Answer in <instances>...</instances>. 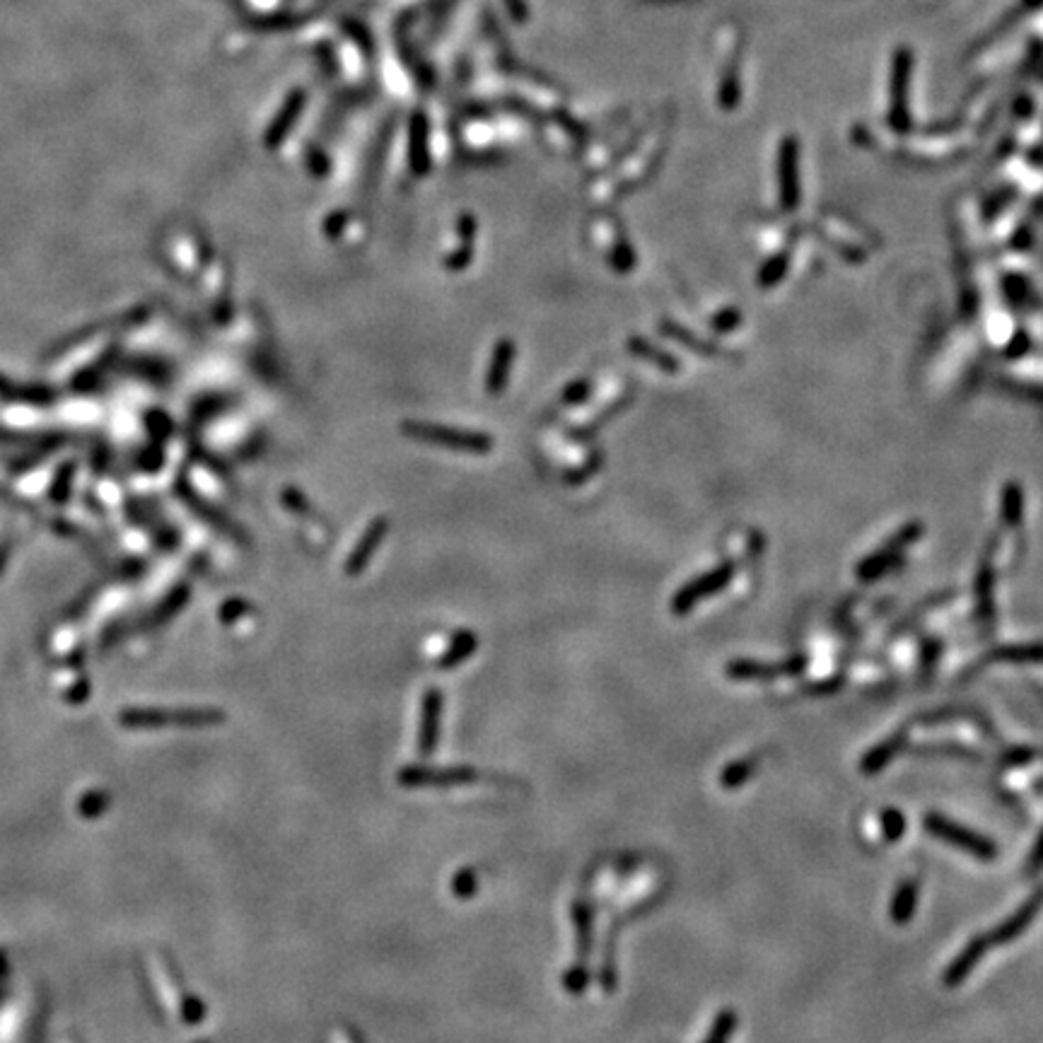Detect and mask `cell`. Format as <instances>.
Here are the masks:
<instances>
[{
    "label": "cell",
    "instance_id": "1",
    "mask_svg": "<svg viewBox=\"0 0 1043 1043\" xmlns=\"http://www.w3.org/2000/svg\"><path fill=\"white\" fill-rule=\"evenodd\" d=\"M403 435L413 440L435 445V447L452 449V452H466V455H488L493 449V438L486 433H472V430H456L440 423H423V420H406L402 423Z\"/></svg>",
    "mask_w": 1043,
    "mask_h": 1043
},
{
    "label": "cell",
    "instance_id": "2",
    "mask_svg": "<svg viewBox=\"0 0 1043 1043\" xmlns=\"http://www.w3.org/2000/svg\"><path fill=\"white\" fill-rule=\"evenodd\" d=\"M925 828L933 835H937V838H942V841L957 845V848H961L964 853H971L976 858L993 860L997 855L995 843L988 841V838H983V835L974 834V831H968V828L959 826L954 821L944 819L940 814H927Z\"/></svg>",
    "mask_w": 1043,
    "mask_h": 1043
},
{
    "label": "cell",
    "instance_id": "3",
    "mask_svg": "<svg viewBox=\"0 0 1043 1043\" xmlns=\"http://www.w3.org/2000/svg\"><path fill=\"white\" fill-rule=\"evenodd\" d=\"M479 781V775L472 768H403L399 775L402 785L409 788H455V785H469Z\"/></svg>",
    "mask_w": 1043,
    "mask_h": 1043
},
{
    "label": "cell",
    "instance_id": "4",
    "mask_svg": "<svg viewBox=\"0 0 1043 1043\" xmlns=\"http://www.w3.org/2000/svg\"><path fill=\"white\" fill-rule=\"evenodd\" d=\"M386 534H389V519L386 517H377L367 529H365L360 541L356 544V549L350 551V556H348L346 561L348 575H360V572L370 565L375 551L382 546V539H384Z\"/></svg>",
    "mask_w": 1043,
    "mask_h": 1043
},
{
    "label": "cell",
    "instance_id": "5",
    "mask_svg": "<svg viewBox=\"0 0 1043 1043\" xmlns=\"http://www.w3.org/2000/svg\"><path fill=\"white\" fill-rule=\"evenodd\" d=\"M440 715H442V694L438 688H428L423 694V708H420V732H418V751L428 756L433 754L440 734Z\"/></svg>",
    "mask_w": 1043,
    "mask_h": 1043
},
{
    "label": "cell",
    "instance_id": "6",
    "mask_svg": "<svg viewBox=\"0 0 1043 1043\" xmlns=\"http://www.w3.org/2000/svg\"><path fill=\"white\" fill-rule=\"evenodd\" d=\"M512 363H515V343L510 339H502L495 343L493 358H491V367L486 375V392L491 396H498L505 392V386L510 382Z\"/></svg>",
    "mask_w": 1043,
    "mask_h": 1043
},
{
    "label": "cell",
    "instance_id": "7",
    "mask_svg": "<svg viewBox=\"0 0 1043 1043\" xmlns=\"http://www.w3.org/2000/svg\"><path fill=\"white\" fill-rule=\"evenodd\" d=\"M1043 904V891H1039L1036 897H1031L1027 901V904L1021 906L1020 911L1014 913L1012 918L1004 920L1003 925H997L995 933H990V935H983L986 937V942H988V947H993V944H1003V942H1012L1014 937H1020L1024 930H1027V925L1034 920V915L1039 913V908H1041Z\"/></svg>",
    "mask_w": 1043,
    "mask_h": 1043
},
{
    "label": "cell",
    "instance_id": "8",
    "mask_svg": "<svg viewBox=\"0 0 1043 1043\" xmlns=\"http://www.w3.org/2000/svg\"><path fill=\"white\" fill-rule=\"evenodd\" d=\"M988 950L990 947H988V942H986V937L983 935L976 937L974 942L968 944V947H966V950L961 951V954H959L954 961H951L950 971L944 974V983H947V986H959V983L964 981L966 976L974 971V966L981 961L983 954H986Z\"/></svg>",
    "mask_w": 1043,
    "mask_h": 1043
},
{
    "label": "cell",
    "instance_id": "9",
    "mask_svg": "<svg viewBox=\"0 0 1043 1043\" xmlns=\"http://www.w3.org/2000/svg\"><path fill=\"white\" fill-rule=\"evenodd\" d=\"M476 645H479V641H476V635H473L472 631H459V633L452 638V642H449V648L442 652L438 665H440L442 669H452V667L462 665L464 659L472 657Z\"/></svg>",
    "mask_w": 1043,
    "mask_h": 1043
},
{
    "label": "cell",
    "instance_id": "10",
    "mask_svg": "<svg viewBox=\"0 0 1043 1043\" xmlns=\"http://www.w3.org/2000/svg\"><path fill=\"white\" fill-rule=\"evenodd\" d=\"M800 667H802V662H788V665L782 667H764L756 665V662H734V665H729V674H732V679H771L775 674L795 672Z\"/></svg>",
    "mask_w": 1043,
    "mask_h": 1043
},
{
    "label": "cell",
    "instance_id": "11",
    "mask_svg": "<svg viewBox=\"0 0 1043 1043\" xmlns=\"http://www.w3.org/2000/svg\"><path fill=\"white\" fill-rule=\"evenodd\" d=\"M915 904H918V887L913 884V881H906V884H901L897 891V897H894V904H891V918H894V923H908V920L913 918V913H915Z\"/></svg>",
    "mask_w": 1043,
    "mask_h": 1043
},
{
    "label": "cell",
    "instance_id": "12",
    "mask_svg": "<svg viewBox=\"0 0 1043 1043\" xmlns=\"http://www.w3.org/2000/svg\"><path fill=\"white\" fill-rule=\"evenodd\" d=\"M898 747H901V737H897V739H891V742H884V744H881V747H877V749H874L872 754H870V756L865 758V761H862V768H865V771H870V773L881 771V768H884V765H887L888 761H891V756L897 754Z\"/></svg>",
    "mask_w": 1043,
    "mask_h": 1043
},
{
    "label": "cell",
    "instance_id": "13",
    "mask_svg": "<svg viewBox=\"0 0 1043 1043\" xmlns=\"http://www.w3.org/2000/svg\"><path fill=\"white\" fill-rule=\"evenodd\" d=\"M751 771H754V761H739V764H732L725 771V775H722V785H725V788L742 785V782L751 775Z\"/></svg>",
    "mask_w": 1043,
    "mask_h": 1043
},
{
    "label": "cell",
    "instance_id": "14",
    "mask_svg": "<svg viewBox=\"0 0 1043 1043\" xmlns=\"http://www.w3.org/2000/svg\"><path fill=\"white\" fill-rule=\"evenodd\" d=\"M881 821H884V835H887L888 841H898V838L904 835L906 819L901 811L887 809L884 811V817H881Z\"/></svg>",
    "mask_w": 1043,
    "mask_h": 1043
},
{
    "label": "cell",
    "instance_id": "15",
    "mask_svg": "<svg viewBox=\"0 0 1043 1043\" xmlns=\"http://www.w3.org/2000/svg\"><path fill=\"white\" fill-rule=\"evenodd\" d=\"M734 1024H737L734 1014H729V1012L720 1014V1020L715 1021V1027H712L711 1036L705 1039V1043H727V1039H729V1034H732Z\"/></svg>",
    "mask_w": 1043,
    "mask_h": 1043
},
{
    "label": "cell",
    "instance_id": "16",
    "mask_svg": "<svg viewBox=\"0 0 1043 1043\" xmlns=\"http://www.w3.org/2000/svg\"><path fill=\"white\" fill-rule=\"evenodd\" d=\"M455 894L456 897H472L473 891H476V877H473L472 870H462V872L456 874L455 877Z\"/></svg>",
    "mask_w": 1043,
    "mask_h": 1043
},
{
    "label": "cell",
    "instance_id": "17",
    "mask_svg": "<svg viewBox=\"0 0 1043 1043\" xmlns=\"http://www.w3.org/2000/svg\"><path fill=\"white\" fill-rule=\"evenodd\" d=\"M589 394V384L588 382H575V384H570V389L563 394V402L565 403H575V402H582L585 396Z\"/></svg>",
    "mask_w": 1043,
    "mask_h": 1043
},
{
    "label": "cell",
    "instance_id": "18",
    "mask_svg": "<svg viewBox=\"0 0 1043 1043\" xmlns=\"http://www.w3.org/2000/svg\"><path fill=\"white\" fill-rule=\"evenodd\" d=\"M1043 862V835L1039 838V843H1036L1034 848V855H1031V867H1039Z\"/></svg>",
    "mask_w": 1043,
    "mask_h": 1043
}]
</instances>
